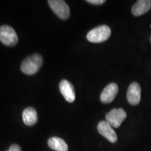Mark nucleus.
Wrapping results in <instances>:
<instances>
[{"instance_id": "1", "label": "nucleus", "mask_w": 151, "mask_h": 151, "mask_svg": "<svg viewBox=\"0 0 151 151\" xmlns=\"http://www.w3.org/2000/svg\"><path fill=\"white\" fill-rule=\"evenodd\" d=\"M43 65V58L41 55H32L22 61L20 69L27 75H34L39 71Z\"/></svg>"}, {"instance_id": "2", "label": "nucleus", "mask_w": 151, "mask_h": 151, "mask_svg": "<svg viewBox=\"0 0 151 151\" xmlns=\"http://www.w3.org/2000/svg\"><path fill=\"white\" fill-rule=\"evenodd\" d=\"M111 30L107 25H100L90 30L87 35V39L91 43H101L110 37Z\"/></svg>"}, {"instance_id": "3", "label": "nucleus", "mask_w": 151, "mask_h": 151, "mask_svg": "<svg viewBox=\"0 0 151 151\" xmlns=\"http://www.w3.org/2000/svg\"><path fill=\"white\" fill-rule=\"evenodd\" d=\"M0 41L7 46H14L18 41V35L13 27L9 25L0 27Z\"/></svg>"}, {"instance_id": "4", "label": "nucleus", "mask_w": 151, "mask_h": 151, "mask_svg": "<svg viewBox=\"0 0 151 151\" xmlns=\"http://www.w3.org/2000/svg\"><path fill=\"white\" fill-rule=\"evenodd\" d=\"M127 118V113L122 109H113L106 115V121L112 127L118 128L124 119Z\"/></svg>"}, {"instance_id": "5", "label": "nucleus", "mask_w": 151, "mask_h": 151, "mask_svg": "<svg viewBox=\"0 0 151 151\" xmlns=\"http://www.w3.org/2000/svg\"><path fill=\"white\" fill-rule=\"evenodd\" d=\"M49 6L57 16L62 20H66L70 16V9L65 1L62 0H49Z\"/></svg>"}, {"instance_id": "6", "label": "nucleus", "mask_w": 151, "mask_h": 151, "mask_svg": "<svg viewBox=\"0 0 151 151\" xmlns=\"http://www.w3.org/2000/svg\"><path fill=\"white\" fill-rule=\"evenodd\" d=\"M97 130L100 134L102 135L110 142L114 143L118 141V137L116 132L106 120L99 122L97 125Z\"/></svg>"}, {"instance_id": "7", "label": "nucleus", "mask_w": 151, "mask_h": 151, "mask_svg": "<svg viewBox=\"0 0 151 151\" xmlns=\"http://www.w3.org/2000/svg\"><path fill=\"white\" fill-rule=\"evenodd\" d=\"M118 92V86L115 83H111L106 86L100 95V100L104 104L112 102Z\"/></svg>"}, {"instance_id": "8", "label": "nucleus", "mask_w": 151, "mask_h": 151, "mask_svg": "<svg viewBox=\"0 0 151 151\" xmlns=\"http://www.w3.org/2000/svg\"><path fill=\"white\" fill-rule=\"evenodd\" d=\"M141 86L139 83L133 82L129 85L127 92V99L130 104H139L141 101Z\"/></svg>"}, {"instance_id": "9", "label": "nucleus", "mask_w": 151, "mask_h": 151, "mask_svg": "<svg viewBox=\"0 0 151 151\" xmlns=\"http://www.w3.org/2000/svg\"><path fill=\"white\" fill-rule=\"evenodd\" d=\"M60 92L68 102L72 103L75 101L76 94L73 85L67 80H62L59 84Z\"/></svg>"}, {"instance_id": "10", "label": "nucleus", "mask_w": 151, "mask_h": 151, "mask_svg": "<svg viewBox=\"0 0 151 151\" xmlns=\"http://www.w3.org/2000/svg\"><path fill=\"white\" fill-rule=\"evenodd\" d=\"M150 9V0H139L132 6V12L134 16H140L148 12Z\"/></svg>"}, {"instance_id": "11", "label": "nucleus", "mask_w": 151, "mask_h": 151, "mask_svg": "<svg viewBox=\"0 0 151 151\" xmlns=\"http://www.w3.org/2000/svg\"><path fill=\"white\" fill-rule=\"evenodd\" d=\"M22 120L24 123L27 126H32L37 123L38 116L37 111L32 107H28L23 111Z\"/></svg>"}, {"instance_id": "12", "label": "nucleus", "mask_w": 151, "mask_h": 151, "mask_svg": "<svg viewBox=\"0 0 151 151\" xmlns=\"http://www.w3.org/2000/svg\"><path fill=\"white\" fill-rule=\"evenodd\" d=\"M48 146L55 151H67L68 146L63 139L59 137H51L48 141Z\"/></svg>"}, {"instance_id": "13", "label": "nucleus", "mask_w": 151, "mask_h": 151, "mask_svg": "<svg viewBox=\"0 0 151 151\" xmlns=\"http://www.w3.org/2000/svg\"><path fill=\"white\" fill-rule=\"evenodd\" d=\"M87 2L92 4H94V5H99V4H102L105 2L104 0H87Z\"/></svg>"}, {"instance_id": "14", "label": "nucleus", "mask_w": 151, "mask_h": 151, "mask_svg": "<svg viewBox=\"0 0 151 151\" xmlns=\"http://www.w3.org/2000/svg\"><path fill=\"white\" fill-rule=\"evenodd\" d=\"M7 151H21V148L17 144H14L11 146L10 148Z\"/></svg>"}, {"instance_id": "15", "label": "nucleus", "mask_w": 151, "mask_h": 151, "mask_svg": "<svg viewBox=\"0 0 151 151\" xmlns=\"http://www.w3.org/2000/svg\"><path fill=\"white\" fill-rule=\"evenodd\" d=\"M150 41H151V38H150Z\"/></svg>"}, {"instance_id": "16", "label": "nucleus", "mask_w": 151, "mask_h": 151, "mask_svg": "<svg viewBox=\"0 0 151 151\" xmlns=\"http://www.w3.org/2000/svg\"><path fill=\"white\" fill-rule=\"evenodd\" d=\"M150 27H151V24H150Z\"/></svg>"}]
</instances>
